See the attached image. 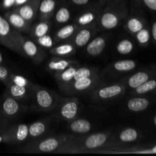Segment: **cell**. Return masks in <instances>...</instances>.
Instances as JSON below:
<instances>
[{
  "mask_svg": "<svg viewBox=\"0 0 156 156\" xmlns=\"http://www.w3.org/2000/svg\"><path fill=\"white\" fill-rule=\"evenodd\" d=\"M16 4V0H2L0 4V9L2 10H10L14 8Z\"/></svg>",
  "mask_w": 156,
  "mask_h": 156,
  "instance_id": "40",
  "label": "cell"
},
{
  "mask_svg": "<svg viewBox=\"0 0 156 156\" xmlns=\"http://www.w3.org/2000/svg\"><path fill=\"white\" fill-rule=\"evenodd\" d=\"M50 123H51V117H47V118L37 120L28 125L29 136L27 142L44 136V135L48 132L50 129Z\"/></svg>",
  "mask_w": 156,
  "mask_h": 156,
  "instance_id": "21",
  "label": "cell"
},
{
  "mask_svg": "<svg viewBox=\"0 0 156 156\" xmlns=\"http://www.w3.org/2000/svg\"><path fill=\"white\" fill-rule=\"evenodd\" d=\"M29 106L6 94L0 99V117L10 123H14L22 117L28 109Z\"/></svg>",
  "mask_w": 156,
  "mask_h": 156,
  "instance_id": "8",
  "label": "cell"
},
{
  "mask_svg": "<svg viewBox=\"0 0 156 156\" xmlns=\"http://www.w3.org/2000/svg\"><path fill=\"white\" fill-rule=\"evenodd\" d=\"M5 132L7 136L5 144L20 145L28 140V125L25 123H10Z\"/></svg>",
  "mask_w": 156,
  "mask_h": 156,
  "instance_id": "12",
  "label": "cell"
},
{
  "mask_svg": "<svg viewBox=\"0 0 156 156\" xmlns=\"http://www.w3.org/2000/svg\"><path fill=\"white\" fill-rule=\"evenodd\" d=\"M99 69L98 67L94 66H81V65L79 66V68L76 70V73L74 75V77H73V81L72 82H74V81L78 80L79 79H82V78L88 77V76H91L92 75L95 74V73H99Z\"/></svg>",
  "mask_w": 156,
  "mask_h": 156,
  "instance_id": "34",
  "label": "cell"
},
{
  "mask_svg": "<svg viewBox=\"0 0 156 156\" xmlns=\"http://www.w3.org/2000/svg\"><path fill=\"white\" fill-rule=\"evenodd\" d=\"M150 79V75L148 72L140 71L131 75L129 77L121 79L126 89H134Z\"/></svg>",
  "mask_w": 156,
  "mask_h": 156,
  "instance_id": "28",
  "label": "cell"
},
{
  "mask_svg": "<svg viewBox=\"0 0 156 156\" xmlns=\"http://www.w3.org/2000/svg\"><path fill=\"white\" fill-rule=\"evenodd\" d=\"M92 123L86 118L74 119L68 123V129L74 135H85L89 133L92 129Z\"/></svg>",
  "mask_w": 156,
  "mask_h": 156,
  "instance_id": "24",
  "label": "cell"
},
{
  "mask_svg": "<svg viewBox=\"0 0 156 156\" xmlns=\"http://www.w3.org/2000/svg\"><path fill=\"white\" fill-rule=\"evenodd\" d=\"M79 27L74 22H69L59 27L53 35L56 44L63 42H69Z\"/></svg>",
  "mask_w": 156,
  "mask_h": 156,
  "instance_id": "25",
  "label": "cell"
},
{
  "mask_svg": "<svg viewBox=\"0 0 156 156\" xmlns=\"http://www.w3.org/2000/svg\"><path fill=\"white\" fill-rule=\"evenodd\" d=\"M6 139H7V136H6L5 132L4 131V132L2 133H0V143H5Z\"/></svg>",
  "mask_w": 156,
  "mask_h": 156,
  "instance_id": "44",
  "label": "cell"
},
{
  "mask_svg": "<svg viewBox=\"0 0 156 156\" xmlns=\"http://www.w3.org/2000/svg\"><path fill=\"white\" fill-rule=\"evenodd\" d=\"M40 1L41 0H27L26 2L14 7L12 10L19 14L27 21L33 24L37 17Z\"/></svg>",
  "mask_w": 156,
  "mask_h": 156,
  "instance_id": "16",
  "label": "cell"
},
{
  "mask_svg": "<svg viewBox=\"0 0 156 156\" xmlns=\"http://www.w3.org/2000/svg\"><path fill=\"white\" fill-rule=\"evenodd\" d=\"M136 67V62L133 59H121L112 62L108 66V73L115 74H123L133 71Z\"/></svg>",
  "mask_w": 156,
  "mask_h": 156,
  "instance_id": "27",
  "label": "cell"
},
{
  "mask_svg": "<svg viewBox=\"0 0 156 156\" xmlns=\"http://www.w3.org/2000/svg\"><path fill=\"white\" fill-rule=\"evenodd\" d=\"M9 81L12 82V83L15 84V85L23 87H32L34 85V83H33L31 81L29 80L28 79H27L24 76L18 74H15L13 73H11Z\"/></svg>",
  "mask_w": 156,
  "mask_h": 156,
  "instance_id": "36",
  "label": "cell"
},
{
  "mask_svg": "<svg viewBox=\"0 0 156 156\" xmlns=\"http://www.w3.org/2000/svg\"><path fill=\"white\" fill-rule=\"evenodd\" d=\"M3 17L9 21L12 27L19 30L23 34H28L32 24L26 21L16 12L12 9L8 10L5 12Z\"/></svg>",
  "mask_w": 156,
  "mask_h": 156,
  "instance_id": "20",
  "label": "cell"
},
{
  "mask_svg": "<svg viewBox=\"0 0 156 156\" xmlns=\"http://www.w3.org/2000/svg\"><path fill=\"white\" fill-rule=\"evenodd\" d=\"M113 132L111 130L85 135H71L59 153L101 152L111 145Z\"/></svg>",
  "mask_w": 156,
  "mask_h": 156,
  "instance_id": "1",
  "label": "cell"
},
{
  "mask_svg": "<svg viewBox=\"0 0 156 156\" xmlns=\"http://www.w3.org/2000/svg\"><path fill=\"white\" fill-rule=\"evenodd\" d=\"M72 7L69 5L66 0H59L56 7L52 21L56 26H62L71 21L73 18Z\"/></svg>",
  "mask_w": 156,
  "mask_h": 156,
  "instance_id": "17",
  "label": "cell"
},
{
  "mask_svg": "<svg viewBox=\"0 0 156 156\" xmlns=\"http://www.w3.org/2000/svg\"><path fill=\"white\" fill-rule=\"evenodd\" d=\"M21 47H22L24 56L28 57L36 65H39L41 62H44L47 56L45 49L41 47L30 37L23 35Z\"/></svg>",
  "mask_w": 156,
  "mask_h": 156,
  "instance_id": "11",
  "label": "cell"
},
{
  "mask_svg": "<svg viewBox=\"0 0 156 156\" xmlns=\"http://www.w3.org/2000/svg\"><path fill=\"white\" fill-rule=\"evenodd\" d=\"M53 25V23L52 19L38 20L36 22H33L28 34L29 37L32 39H36L50 34Z\"/></svg>",
  "mask_w": 156,
  "mask_h": 156,
  "instance_id": "23",
  "label": "cell"
},
{
  "mask_svg": "<svg viewBox=\"0 0 156 156\" xmlns=\"http://www.w3.org/2000/svg\"><path fill=\"white\" fill-rule=\"evenodd\" d=\"M72 9H76V10H80L82 8L94 2L97 0H66Z\"/></svg>",
  "mask_w": 156,
  "mask_h": 156,
  "instance_id": "38",
  "label": "cell"
},
{
  "mask_svg": "<svg viewBox=\"0 0 156 156\" xmlns=\"http://www.w3.org/2000/svg\"><path fill=\"white\" fill-rule=\"evenodd\" d=\"M106 2L107 0H97L94 2L82 8L79 10L73 22L79 27L94 25Z\"/></svg>",
  "mask_w": 156,
  "mask_h": 156,
  "instance_id": "9",
  "label": "cell"
},
{
  "mask_svg": "<svg viewBox=\"0 0 156 156\" xmlns=\"http://www.w3.org/2000/svg\"><path fill=\"white\" fill-rule=\"evenodd\" d=\"M77 49L71 42H63L56 44L50 48L49 52L51 55L60 57H69L76 53Z\"/></svg>",
  "mask_w": 156,
  "mask_h": 156,
  "instance_id": "29",
  "label": "cell"
},
{
  "mask_svg": "<svg viewBox=\"0 0 156 156\" xmlns=\"http://www.w3.org/2000/svg\"><path fill=\"white\" fill-rule=\"evenodd\" d=\"M5 85V94L22 103L26 104L28 101L30 102L34 85L32 87L19 86L12 83L10 81H9Z\"/></svg>",
  "mask_w": 156,
  "mask_h": 156,
  "instance_id": "15",
  "label": "cell"
},
{
  "mask_svg": "<svg viewBox=\"0 0 156 156\" xmlns=\"http://www.w3.org/2000/svg\"><path fill=\"white\" fill-rule=\"evenodd\" d=\"M57 93L45 87L34 84L32 90L29 108L33 111L50 112L55 111L60 99Z\"/></svg>",
  "mask_w": 156,
  "mask_h": 156,
  "instance_id": "4",
  "label": "cell"
},
{
  "mask_svg": "<svg viewBox=\"0 0 156 156\" xmlns=\"http://www.w3.org/2000/svg\"><path fill=\"white\" fill-rule=\"evenodd\" d=\"M100 82H101L100 72L88 77L82 78L71 82L62 92L69 96H77L90 93Z\"/></svg>",
  "mask_w": 156,
  "mask_h": 156,
  "instance_id": "10",
  "label": "cell"
},
{
  "mask_svg": "<svg viewBox=\"0 0 156 156\" xmlns=\"http://www.w3.org/2000/svg\"><path fill=\"white\" fill-rule=\"evenodd\" d=\"M153 121H154V124L156 126V116L155 117H154V120H153Z\"/></svg>",
  "mask_w": 156,
  "mask_h": 156,
  "instance_id": "47",
  "label": "cell"
},
{
  "mask_svg": "<svg viewBox=\"0 0 156 156\" xmlns=\"http://www.w3.org/2000/svg\"><path fill=\"white\" fill-rule=\"evenodd\" d=\"M70 134L43 136L25 143L21 151L26 153H59L64 145L68 142Z\"/></svg>",
  "mask_w": 156,
  "mask_h": 156,
  "instance_id": "3",
  "label": "cell"
},
{
  "mask_svg": "<svg viewBox=\"0 0 156 156\" xmlns=\"http://www.w3.org/2000/svg\"><path fill=\"white\" fill-rule=\"evenodd\" d=\"M123 27L130 34L135 36L136 34L144 27L143 21L137 15H128L123 23Z\"/></svg>",
  "mask_w": 156,
  "mask_h": 156,
  "instance_id": "30",
  "label": "cell"
},
{
  "mask_svg": "<svg viewBox=\"0 0 156 156\" xmlns=\"http://www.w3.org/2000/svg\"><path fill=\"white\" fill-rule=\"evenodd\" d=\"M146 7L150 10L156 11V0H142Z\"/></svg>",
  "mask_w": 156,
  "mask_h": 156,
  "instance_id": "41",
  "label": "cell"
},
{
  "mask_svg": "<svg viewBox=\"0 0 156 156\" xmlns=\"http://www.w3.org/2000/svg\"><path fill=\"white\" fill-rule=\"evenodd\" d=\"M9 124H10V123L9 121L0 117V133L4 132Z\"/></svg>",
  "mask_w": 156,
  "mask_h": 156,
  "instance_id": "42",
  "label": "cell"
},
{
  "mask_svg": "<svg viewBox=\"0 0 156 156\" xmlns=\"http://www.w3.org/2000/svg\"><path fill=\"white\" fill-rule=\"evenodd\" d=\"M140 134L136 129L132 127H126L119 131L114 138L113 136L111 137V145L109 147H119L120 145L133 143L138 140Z\"/></svg>",
  "mask_w": 156,
  "mask_h": 156,
  "instance_id": "18",
  "label": "cell"
},
{
  "mask_svg": "<svg viewBox=\"0 0 156 156\" xmlns=\"http://www.w3.org/2000/svg\"><path fill=\"white\" fill-rule=\"evenodd\" d=\"M97 34L98 33L96 30L94 25L79 27L69 42H71L76 49L84 48Z\"/></svg>",
  "mask_w": 156,
  "mask_h": 156,
  "instance_id": "14",
  "label": "cell"
},
{
  "mask_svg": "<svg viewBox=\"0 0 156 156\" xmlns=\"http://www.w3.org/2000/svg\"><path fill=\"white\" fill-rule=\"evenodd\" d=\"M156 88V80L155 79H149L140 85L137 88H134L131 91L133 95H143V94H147V93L152 91Z\"/></svg>",
  "mask_w": 156,
  "mask_h": 156,
  "instance_id": "33",
  "label": "cell"
},
{
  "mask_svg": "<svg viewBox=\"0 0 156 156\" xmlns=\"http://www.w3.org/2000/svg\"><path fill=\"white\" fill-rule=\"evenodd\" d=\"M110 34L108 33L95 35L85 46V54L90 57H97L100 56L105 50L109 41Z\"/></svg>",
  "mask_w": 156,
  "mask_h": 156,
  "instance_id": "13",
  "label": "cell"
},
{
  "mask_svg": "<svg viewBox=\"0 0 156 156\" xmlns=\"http://www.w3.org/2000/svg\"><path fill=\"white\" fill-rule=\"evenodd\" d=\"M149 101L146 98L133 97L126 102V108L132 112H141L147 109Z\"/></svg>",
  "mask_w": 156,
  "mask_h": 156,
  "instance_id": "31",
  "label": "cell"
},
{
  "mask_svg": "<svg viewBox=\"0 0 156 156\" xmlns=\"http://www.w3.org/2000/svg\"><path fill=\"white\" fill-rule=\"evenodd\" d=\"M0 44H2V39H1V37H0Z\"/></svg>",
  "mask_w": 156,
  "mask_h": 156,
  "instance_id": "48",
  "label": "cell"
},
{
  "mask_svg": "<svg viewBox=\"0 0 156 156\" xmlns=\"http://www.w3.org/2000/svg\"><path fill=\"white\" fill-rule=\"evenodd\" d=\"M79 66H80L79 63L70 66L66 69L56 73L53 76L56 80L58 87L61 91L71 83L73 77H74L75 73H76V70L79 68Z\"/></svg>",
  "mask_w": 156,
  "mask_h": 156,
  "instance_id": "22",
  "label": "cell"
},
{
  "mask_svg": "<svg viewBox=\"0 0 156 156\" xmlns=\"http://www.w3.org/2000/svg\"><path fill=\"white\" fill-rule=\"evenodd\" d=\"M129 14L126 0H107L94 24L98 33L117 28L123 24Z\"/></svg>",
  "mask_w": 156,
  "mask_h": 156,
  "instance_id": "2",
  "label": "cell"
},
{
  "mask_svg": "<svg viewBox=\"0 0 156 156\" xmlns=\"http://www.w3.org/2000/svg\"><path fill=\"white\" fill-rule=\"evenodd\" d=\"M36 43H37L41 47H43L45 50H50L53 47H54L56 44H57L53 38V35H50V34H46L41 37L33 39Z\"/></svg>",
  "mask_w": 156,
  "mask_h": 156,
  "instance_id": "35",
  "label": "cell"
},
{
  "mask_svg": "<svg viewBox=\"0 0 156 156\" xmlns=\"http://www.w3.org/2000/svg\"><path fill=\"white\" fill-rule=\"evenodd\" d=\"M77 63H79V62L75 59H69L68 57L53 56V57L50 58L47 61V64H46V70L52 76H53L55 74L66 69L70 66Z\"/></svg>",
  "mask_w": 156,
  "mask_h": 156,
  "instance_id": "19",
  "label": "cell"
},
{
  "mask_svg": "<svg viewBox=\"0 0 156 156\" xmlns=\"http://www.w3.org/2000/svg\"><path fill=\"white\" fill-rule=\"evenodd\" d=\"M0 37L2 39L1 44L21 56H25L21 47L23 34L12 27L9 21L1 15H0Z\"/></svg>",
  "mask_w": 156,
  "mask_h": 156,
  "instance_id": "6",
  "label": "cell"
},
{
  "mask_svg": "<svg viewBox=\"0 0 156 156\" xmlns=\"http://www.w3.org/2000/svg\"><path fill=\"white\" fill-rule=\"evenodd\" d=\"M136 39L140 45L146 46L150 40V33H149V29L143 27V29L137 32L135 34Z\"/></svg>",
  "mask_w": 156,
  "mask_h": 156,
  "instance_id": "37",
  "label": "cell"
},
{
  "mask_svg": "<svg viewBox=\"0 0 156 156\" xmlns=\"http://www.w3.org/2000/svg\"><path fill=\"white\" fill-rule=\"evenodd\" d=\"M126 88L120 82L112 83H100L91 91V99L94 103H109L124 95Z\"/></svg>",
  "mask_w": 156,
  "mask_h": 156,
  "instance_id": "5",
  "label": "cell"
},
{
  "mask_svg": "<svg viewBox=\"0 0 156 156\" xmlns=\"http://www.w3.org/2000/svg\"><path fill=\"white\" fill-rule=\"evenodd\" d=\"M12 72L8 69L5 66L2 65H0V81L2 82L4 85H5L9 81V77Z\"/></svg>",
  "mask_w": 156,
  "mask_h": 156,
  "instance_id": "39",
  "label": "cell"
},
{
  "mask_svg": "<svg viewBox=\"0 0 156 156\" xmlns=\"http://www.w3.org/2000/svg\"><path fill=\"white\" fill-rule=\"evenodd\" d=\"M82 108L81 101L76 96H69L60 98L54 111L57 118L69 123L79 117Z\"/></svg>",
  "mask_w": 156,
  "mask_h": 156,
  "instance_id": "7",
  "label": "cell"
},
{
  "mask_svg": "<svg viewBox=\"0 0 156 156\" xmlns=\"http://www.w3.org/2000/svg\"><path fill=\"white\" fill-rule=\"evenodd\" d=\"M152 36L153 39L156 41V21L152 24Z\"/></svg>",
  "mask_w": 156,
  "mask_h": 156,
  "instance_id": "43",
  "label": "cell"
},
{
  "mask_svg": "<svg viewBox=\"0 0 156 156\" xmlns=\"http://www.w3.org/2000/svg\"><path fill=\"white\" fill-rule=\"evenodd\" d=\"M150 152H153V153H156V146H154V147L152 148V149H151Z\"/></svg>",
  "mask_w": 156,
  "mask_h": 156,
  "instance_id": "46",
  "label": "cell"
},
{
  "mask_svg": "<svg viewBox=\"0 0 156 156\" xmlns=\"http://www.w3.org/2000/svg\"><path fill=\"white\" fill-rule=\"evenodd\" d=\"M134 44L129 38H123L120 40L116 45L117 53L122 56H126L132 53L134 50Z\"/></svg>",
  "mask_w": 156,
  "mask_h": 156,
  "instance_id": "32",
  "label": "cell"
},
{
  "mask_svg": "<svg viewBox=\"0 0 156 156\" xmlns=\"http://www.w3.org/2000/svg\"><path fill=\"white\" fill-rule=\"evenodd\" d=\"M3 61H4V58H3L2 54L1 52H0V65H2Z\"/></svg>",
  "mask_w": 156,
  "mask_h": 156,
  "instance_id": "45",
  "label": "cell"
},
{
  "mask_svg": "<svg viewBox=\"0 0 156 156\" xmlns=\"http://www.w3.org/2000/svg\"><path fill=\"white\" fill-rule=\"evenodd\" d=\"M59 0H41L38 7L37 20L52 19Z\"/></svg>",
  "mask_w": 156,
  "mask_h": 156,
  "instance_id": "26",
  "label": "cell"
}]
</instances>
